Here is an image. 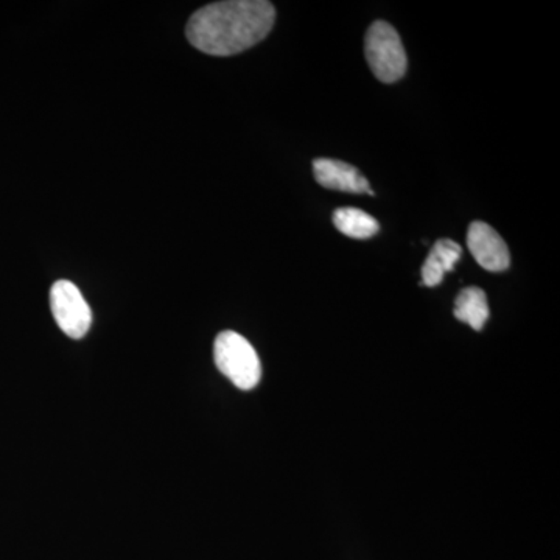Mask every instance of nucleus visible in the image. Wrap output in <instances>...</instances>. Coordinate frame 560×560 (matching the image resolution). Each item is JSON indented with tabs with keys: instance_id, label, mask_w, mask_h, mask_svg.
<instances>
[{
	"instance_id": "f257e3e1",
	"label": "nucleus",
	"mask_w": 560,
	"mask_h": 560,
	"mask_svg": "<svg viewBox=\"0 0 560 560\" xmlns=\"http://www.w3.org/2000/svg\"><path fill=\"white\" fill-rule=\"evenodd\" d=\"M276 10L265 0H230L202 7L187 22V39L195 49L231 57L267 38Z\"/></svg>"
},
{
	"instance_id": "f03ea898",
	"label": "nucleus",
	"mask_w": 560,
	"mask_h": 560,
	"mask_svg": "<svg viewBox=\"0 0 560 560\" xmlns=\"http://www.w3.org/2000/svg\"><path fill=\"white\" fill-rule=\"evenodd\" d=\"M213 360L221 374L230 378L238 389L250 390L259 385V355L253 345L237 331H221L213 345Z\"/></svg>"
},
{
	"instance_id": "7ed1b4c3",
	"label": "nucleus",
	"mask_w": 560,
	"mask_h": 560,
	"mask_svg": "<svg viewBox=\"0 0 560 560\" xmlns=\"http://www.w3.org/2000/svg\"><path fill=\"white\" fill-rule=\"evenodd\" d=\"M364 51L372 72L382 83H396L407 72V51L399 33L388 22L377 21L371 25L364 39Z\"/></svg>"
},
{
	"instance_id": "20e7f679",
	"label": "nucleus",
	"mask_w": 560,
	"mask_h": 560,
	"mask_svg": "<svg viewBox=\"0 0 560 560\" xmlns=\"http://www.w3.org/2000/svg\"><path fill=\"white\" fill-rule=\"evenodd\" d=\"M50 308L58 327L72 340L91 329L92 312L81 291L69 280H58L50 290Z\"/></svg>"
},
{
	"instance_id": "39448f33",
	"label": "nucleus",
	"mask_w": 560,
	"mask_h": 560,
	"mask_svg": "<svg viewBox=\"0 0 560 560\" xmlns=\"http://www.w3.org/2000/svg\"><path fill=\"white\" fill-rule=\"evenodd\" d=\"M467 248L485 270L506 271L511 265L510 249L493 228L482 221H474L467 231Z\"/></svg>"
},
{
	"instance_id": "423d86ee",
	"label": "nucleus",
	"mask_w": 560,
	"mask_h": 560,
	"mask_svg": "<svg viewBox=\"0 0 560 560\" xmlns=\"http://www.w3.org/2000/svg\"><path fill=\"white\" fill-rule=\"evenodd\" d=\"M313 172L318 184L326 189L349 191V194H370L372 197L375 195L371 189L370 180L361 175L359 168L348 162L319 158L313 161Z\"/></svg>"
},
{
	"instance_id": "0eeeda50",
	"label": "nucleus",
	"mask_w": 560,
	"mask_h": 560,
	"mask_svg": "<svg viewBox=\"0 0 560 560\" xmlns=\"http://www.w3.org/2000/svg\"><path fill=\"white\" fill-rule=\"evenodd\" d=\"M460 256H463V248L458 243L448 241V238H441L434 243L425 264H423L422 282L420 283L425 287L440 285L444 276L455 270V265L458 264Z\"/></svg>"
},
{
	"instance_id": "6e6552de",
	"label": "nucleus",
	"mask_w": 560,
	"mask_h": 560,
	"mask_svg": "<svg viewBox=\"0 0 560 560\" xmlns=\"http://www.w3.org/2000/svg\"><path fill=\"white\" fill-rule=\"evenodd\" d=\"M455 318L460 323L469 324L471 329L481 331L489 319V304L485 291L478 287L464 289L456 298Z\"/></svg>"
},
{
	"instance_id": "1a4fd4ad",
	"label": "nucleus",
	"mask_w": 560,
	"mask_h": 560,
	"mask_svg": "<svg viewBox=\"0 0 560 560\" xmlns=\"http://www.w3.org/2000/svg\"><path fill=\"white\" fill-rule=\"evenodd\" d=\"M334 224L341 234L348 235L350 238L374 237L381 231V224L363 210L355 208H341L334 212Z\"/></svg>"
}]
</instances>
